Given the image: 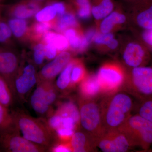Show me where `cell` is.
Listing matches in <instances>:
<instances>
[{"instance_id": "277c9868", "label": "cell", "mask_w": 152, "mask_h": 152, "mask_svg": "<svg viewBox=\"0 0 152 152\" xmlns=\"http://www.w3.org/2000/svg\"><path fill=\"white\" fill-rule=\"evenodd\" d=\"M78 104L80 129L88 134L95 142L105 131L102 123L99 104L96 100L81 97L79 98Z\"/></svg>"}, {"instance_id": "603a6c76", "label": "cell", "mask_w": 152, "mask_h": 152, "mask_svg": "<svg viewBox=\"0 0 152 152\" xmlns=\"http://www.w3.org/2000/svg\"><path fill=\"white\" fill-rule=\"evenodd\" d=\"M43 38L45 43L53 44L58 51H64L69 46L67 39L63 35L48 31L44 35Z\"/></svg>"}, {"instance_id": "cb8c5ba5", "label": "cell", "mask_w": 152, "mask_h": 152, "mask_svg": "<svg viewBox=\"0 0 152 152\" xmlns=\"http://www.w3.org/2000/svg\"><path fill=\"white\" fill-rule=\"evenodd\" d=\"M77 20L75 15L72 13L66 12L53 23L55 29L59 32L65 31L70 27H75L77 26Z\"/></svg>"}, {"instance_id": "2e32d148", "label": "cell", "mask_w": 152, "mask_h": 152, "mask_svg": "<svg viewBox=\"0 0 152 152\" xmlns=\"http://www.w3.org/2000/svg\"><path fill=\"white\" fill-rule=\"evenodd\" d=\"M80 97L88 99H96L102 95L99 83L96 75H87L79 84Z\"/></svg>"}, {"instance_id": "1f68e13d", "label": "cell", "mask_w": 152, "mask_h": 152, "mask_svg": "<svg viewBox=\"0 0 152 152\" xmlns=\"http://www.w3.org/2000/svg\"><path fill=\"white\" fill-rule=\"evenodd\" d=\"M65 36L67 39L71 48L73 50L80 51L81 47L82 37L78 34L76 30L68 28L65 31Z\"/></svg>"}, {"instance_id": "bcb514c9", "label": "cell", "mask_w": 152, "mask_h": 152, "mask_svg": "<svg viewBox=\"0 0 152 152\" xmlns=\"http://www.w3.org/2000/svg\"><path fill=\"white\" fill-rule=\"evenodd\" d=\"M37 1H38V0H37Z\"/></svg>"}, {"instance_id": "30bf717a", "label": "cell", "mask_w": 152, "mask_h": 152, "mask_svg": "<svg viewBox=\"0 0 152 152\" xmlns=\"http://www.w3.org/2000/svg\"><path fill=\"white\" fill-rule=\"evenodd\" d=\"M37 74L32 64L20 65L15 80V98L23 102L26 96L37 83Z\"/></svg>"}, {"instance_id": "7402d4cb", "label": "cell", "mask_w": 152, "mask_h": 152, "mask_svg": "<svg viewBox=\"0 0 152 152\" xmlns=\"http://www.w3.org/2000/svg\"><path fill=\"white\" fill-rule=\"evenodd\" d=\"M126 20L124 15L118 12H112L101 23L100 29L101 32L104 34L110 33L115 25L122 24Z\"/></svg>"}, {"instance_id": "d6986e66", "label": "cell", "mask_w": 152, "mask_h": 152, "mask_svg": "<svg viewBox=\"0 0 152 152\" xmlns=\"http://www.w3.org/2000/svg\"><path fill=\"white\" fill-rule=\"evenodd\" d=\"M114 7L112 0H94L91 14L96 20L103 19L113 12Z\"/></svg>"}, {"instance_id": "484cf974", "label": "cell", "mask_w": 152, "mask_h": 152, "mask_svg": "<svg viewBox=\"0 0 152 152\" xmlns=\"http://www.w3.org/2000/svg\"><path fill=\"white\" fill-rule=\"evenodd\" d=\"M87 76L83 64L78 60H74L71 75V88H74L79 85Z\"/></svg>"}, {"instance_id": "f6af8a7d", "label": "cell", "mask_w": 152, "mask_h": 152, "mask_svg": "<svg viewBox=\"0 0 152 152\" xmlns=\"http://www.w3.org/2000/svg\"><path fill=\"white\" fill-rule=\"evenodd\" d=\"M2 9H0V10H1Z\"/></svg>"}, {"instance_id": "ffe728a7", "label": "cell", "mask_w": 152, "mask_h": 152, "mask_svg": "<svg viewBox=\"0 0 152 152\" xmlns=\"http://www.w3.org/2000/svg\"><path fill=\"white\" fill-rule=\"evenodd\" d=\"M74 60H72L61 72L55 83L58 91L64 93L72 89L71 75Z\"/></svg>"}, {"instance_id": "f1b7e54d", "label": "cell", "mask_w": 152, "mask_h": 152, "mask_svg": "<svg viewBox=\"0 0 152 152\" xmlns=\"http://www.w3.org/2000/svg\"><path fill=\"white\" fill-rule=\"evenodd\" d=\"M53 26V23L49 22H40L34 24L29 29V37L37 40L43 37Z\"/></svg>"}, {"instance_id": "836d02e7", "label": "cell", "mask_w": 152, "mask_h": 152, "mask_svg": "<svg viewBox=\"0 0 152 152\" xmlns=\"http://www.w3.org/2000/svg\"><path fill=\"white\" fill-rule=\"evenodd\" d=\"M57 11L53 4L48 5L38 12L36 19L39 22H49L56 17Z\"/></svg>"}, {"instance_id": "e0dca14e", "label": "cell", "mask_w": 152, "mask_h": 152, "mask_svg": "<svg viewBox=\"0 0 152 152\" xmlns=\"http://www.w3.org/2000/svg\"><path fill=\"white\" fill-rule=\"evenodd\" d=\"M70 143L74 152H94L96 148L94 140L80 129L74 133Z\"/></svg>"}, {"instance_id": "d6a6232c", "label": "cell", "mask_w": 152, "mask_h": 152, "mask_svg": "<svg viewBox=\"0 0 152 152\" xmlns=\"http://www.w3.org/2000/svg\"><path fill=\"white\" fill-rule=\"evenodd\" d=\"M0 10V44L10 45L12 42V33L8 23L2 19Z\"/></svg>"}, {"instance_id": "4316f807", "label": "cell", "mask_w": 152, "mask_h": 152, "mask_svg": "<svg viewBox=\"0 0 152 152\" xmlns=\"http://www.w3.org/2000/svg\"><path fill=\"white\" fill-rule=\"evenodd\" d=\"M14 98L7 83L0 75V104L8 108L13 102Z\"/></svg>"}, {"instance_id": "74e56055", "label": "cell", "mask_w": 152, "mask_h": 152, "mask_svg": "<svg viewBox=\"0 0 152 152\" xmlns=\"http://www.w3.org/2000/svg\"><path fill=\"white\" fill-rule=\"evenodd\" d=\"M114 38L113 35L111 33H102L100 34L95 36L94 40L96 43L99 45H104L107 46L110 41Z\"/></svg>"}, {"instance_id": "4dcf8cb0", "label": "cell", "mask_w": 152, "mask_h": 152, "mask_svg": "<svg viewBox=\"0 0 152 152\" xmlns=\"http://www.w3.org/2000/svg\"><path fill=\"white\" fill-rule=\"evenodd\" d=\"M77 9L78 16L80 18L86 19L91 13V4L90 0H72Z\"/></svg>"}, {"instance_id": "5bb4252c", "label": "cell", "mask_w": 152, "mask_h": 152, "mask_svg": "<svg viewBox=\"0 0 152 152\" xmlns=\"http://www.w3.org/2000/svg\"><path fill=\"white\" fill-rule=\"evenodd\" d=\"M40 7L39 3L37 0H26L11 6L8 13L13 18H28L38 12Z\"/></svg>"}, {"instance_id": "ba28073f", "label": "cell", "mask_w": 152, "mask_h": 152, "mask_svg": "<svg viewBox=\"0 0 152 152\" xmlns=\"http://www.w3.org/2000/svg\"><path fill=\"white\" fill-rule=\"evenodd\" d=\"M95 143L104 152H125L132 148L127 137L118 129L105 130Z\"/></svg>"}, {"instance_id": "7bdbcfd3", "label": "cell", "mask_w": 152, "mask_h": 152, "mask_svg": "<svg viewBox=\"0 0 152 152\" xmlns=\"http://www.w3.org/2000/svg\"><path fill=\"white\" fill-rule=\"evenodd\" d=\"M3 0H0V9L2 8L1 3Z\"/></svg>"}, {"instance_id": "d4e9b609", "label": "cell", "mask_w": 152, "mask_h": 152, "mask_svg": "<svg viewBox=\"0 0 152 152\" xmlns=\"http://www.w3.org/2000/svg\"><path fill=\"white\" fill-rule=\"evenodd\" d=\"M16 127L12 114L8 108L0 104V134Z\"/></svg>"}, {"instance_id": "f546056e", "label": "cell", "mask_w": 152, "mask_h": 152, "mask_svg": "<svg viewBox=\"0 0 152 152\" xmlns=\"http://www.w3.org/2000/svg\"><path fill=\"white\" fill-rule=\"evenodd\" d=\"M42 82L44 83V96L46 102L49 106L52 107L57 100L58 91L53 81Z\"/></svg>"}, {"instance_id": "b9f144b4", "label": "cell", "mask_w": 152, "mask_h": 152, "mask_svg": "<svg viewBox=\"0 0 152 152\" xmlns=\"http://www.w3.org/2000/svg\"><path fill=\"white\" fill-rule=\"evenodd\" d=\"M118 45V41L113 38L111 40L110 42L107 45V46L111 50H114V49L116 48Z\"/></svg>"}, {"instance_id": "ac0fdd59", "label": "cell", "mask_w": 152, "mask_h": 152, "mask_svg": "<svg viewBox=\"0 0 152 152\" xmlns=\"http://www.w3.org/2000/svg\"><path fill=\"white\" fill-rule=\"evenodd\" d=\"M143 7L136 18L137 23L144 30L152 29V0L139 2Z\"/></svg>"}, {"instance_id": "f35d334b", "label": "cell", "mask_w": 152, "mask_h": 152, "mask_svg": "<svg viewBox=\"0 0 152 152\" xmlns=\"http://www.w3.org/2000/svg\"><path fill=\"white\" fill-rule=\"evenodd\" d=\"M57 49L52 44H47L45 46V55L48 59L55 58L57 54Z\"/></svg>"}, {"instance_id": "9a60e30c", "label": "cell", "mask_w": 152, "mask_h": 152, "mask_svg": "<svg viewBox=\"0 0 152 152\" xmlns=\"http://www.w3.org/2000/svg\"><path fill=\"white\" fill-rule=\"evenodd\" d=\"M30 102L33 109L39 115L49 117L53 112L52 107L46 102L43 82L37 83V86L31 96Z\"/></svg>"}, {"instance_id": "5b68a950", "label": "cell", "mask_w": 152, "mask_h": 152, "mask_svg": "<svg viewBox=\"0 0 152 152\" xmlns=\"http://www.w3.org/2000/svg\"><path fill=\"white\" fill-rule=\"evenodd\" d=\"M121 91L139 100L152 96V66L132 68L129 76L126 77Z\"/></svg>"}, {"instance_id": "6da1fadb", "label": "cell", "mask_w": 152, "mask_h": 152, "mask_svg": "<svg viewBox=\"0 0 152 152\" xmlns=\"http://www.w3.org/2000/svg\"><path fill=\"white\" fill-rule=\"evenodd\" d=\"M99 104L104 130L118 129L132 115L134 106L131 95L121 91L104 96Z\"/></svg>"}, {"instance_id": "8d00e7d4", "label": "cell", "mask_w": 152, "mask_h": 152, "mask_svg": "<svg viewBox=\"0 0 152 152\" xmlns=\"http://www.w3.org/2000/svg\"><path fill=\"white\" fill-rule=\"evenodd\" d=\"M96 31L94 29L88 30L84 37H82L81 47L80 51H83L86 48L96 36Z\"/></svg>"}, {"instance_id": "d590c367", "label": "cell", "mask_w": 152, "mask_h": 152, "mask_svg": "<svg viewBox=\"0 0 152 152\" xmlns=\"http://www.w3.org/2000/svg\"><path fill=\"white\" fill-rule=\"evenodd\" d=\"M50 151L53 152H73L70 142L58 141L54 146L51 148Z\"/></svg>"}, {"instance_id": "7a4b0ae2", "label": "cell", "mask_w": 152, "mask_h": 152, "mask_svg": "<svg viewBox=\"0 0 152 152\" xmlns=\"http://www.w3.org/2000/svg\"><path fill=\"white\" fill-rule=\"evenodd\" d=\"M12 114L16 127L28 140L45 147L49 151L58 142L56 132L43 118H35L20 111Z\"/></svg>"}, {"instance_id": "ab89813d", "label": "cell", "mask_w": 152, "mask_h": 152, "mask_svg": "<svg viewBox=\"0 0 152 152\" xmlns=\"http://www.w3.org/2000/svg\"><path fill=\"white\" fill-rule=\"evenodd\" d=\"M142 37L144 42L152 48V29L144 30Z\"/></svg>"}, {"instance_id": "7c38bea8", "label": "cell", "mask_w": 152, "mask_h": 152, "mask_svg": "<svg viewBox=\"0 0 152 152\" xmlns=\"http://www.w3.org/2000/svg\"><path fill=\"white\" fill-rule=\"evenodd\" d=\"M56 111L59 114L61 118L59 129H69L75 132L80 129L79 108L72 102L69 101L61 104Z\"/></svg>"}, {"instance_id": "ee69618b", "label": "cell", "mask_w": 152, "mask_h": 152, "mask_svg": "<svg viewBox=\"0 0 152 152\" xmlns=\"http://www.w3.org/2000/svg\"><path fill=\"white\" fill-rule=\"evenodd\" d=\"M137 1H138V2H140L142 1H148V0H137Z\"/></svg>"}, {"instance_id": "44dd1931", "label": "cell", "mask_w": 152, "mask_h": 152, "mask_svg": "<svg viewBox=\"0 0 152 152\" xmlns=\"http://www.w3.org/2000/svg\"><path fill=\"white\" fill-rule=\"evenodd\" d=\"M7 23L12 34L17 39L23 40V38L29 37V29L24 19L12 18Z\"/></svg>"}, {"instance_id": "3957f363", "label": "cell", "mask_w": 152, "mask_h": 152, "mask_svg": "<svg viewBox=\"0 0 152 152\" xmlns=\"http://www.w3.org/2000/svg\"><path fill=\"white\" fill-rule=\"evenodd\" d=\"M118 129L129 141L132 147L148 151L152 145V123L139 114L131 115Z\"/></svg>"}, {"instance_id": "52a82bcc", "label": "cell", "mask_w": 152, "mask_h": 152, "mask_svg": "<svg viewBox=\"0 0 152 152\" xmlns=\"http://www.w3.org/2000/svg\"><path fill=\"white\" fill-rule=\"evenodd\" d=\"M96 76L103 96L121 91L126 78L123 69L113 63L105 64L101 67Z\"/></svg>"}, {"instance_id": "8992f818", "label": "cell", "mask_w": 152, "mask_h": 152, "mask_svg": "<svg viewBox=\"0 0 152 152\" xmlns=\"http://www.w3.org/2000/svg\"><path fill=\"white\" fill-rule=\"evenodd\" d=\"M16 127L0 134V150L6 152H45L49 149L28 140Z\"/></svg>"}, {"instance_id": "60d3db41", "label": "cell", "mask_w": 152, "mask_h": 152, "mask_svg": "<svg viewBox=\"0 0 152 152\" xmlns=\"http://www.w3.org/2000/svg\"><path fill=\"white\" fill-rule=\"evenodd\" d=\"M55 7L57 13L59 16L62 15L66 12V5L65 4L62 2H57L52 4Z\"/></svg>"}, {"instance_id": "4fadbf2b", "label": "cell", "mask_w": 152, "mask_h": 152, "mask_svg": "<svg viewBox=\"0 0 152 152\" xmlns=\"http://www.w3.org/2000/svg\"><path fill=\"white\" fill-rule=\"evenodd\" d=\"M123 57L125 64L132 68L145 66L148 60L145 49L140 44L135 43L128 44Z\"/></svg>"}, {"instance_id": "e575fe53", "label": "cell", "mask_w": 152, "mask_h": 152, "mask_svg": "<svg viewBox=\"0 0 152 152\" xmlns=\"http://www.w3.org/2000/svg\"><path fill=\"white\" fill-rule=\"evenodd\" d=\"M45 57V46L44 44H37L34 48V59L36 64L38 65L42 64Z\"/></svg>"}, {"instance_id": "8fae6325", "label": "cell", "mask_w": 152, "mask_h": 152, "mask_svg": "<svg viewBox=\"0 0 152 152\" xmlns=\"http://www.w3.org/2000/svg\"><path fill=\"white\" fill-rule=\"evenodd\" d=\"M71 54L63 51L60 53L51 62L47 64L37 74L38 81H53V80L71 61Z\"/></svg>"}, {"instance_id": "9c48e42d", "label": "cell", "mask_w": 152, "mask_h": 152, "mask_svg": "<svg viewBox=\"0 0 152 152\" xmlns=\"http://www.w3.org/2000/svg\"><path fill=\"white\" fill-rule=\"evenodd\" d=\"M20 59L12 50L0 46V75L8 84L15 98V80L20 66Z\"/></svg>"}, {"instance_id": "83f0119b", "label": "cell", "mask_w": 152, "mask_h": 152, "mask_svg": "<svg viewBox=\"0 0 152 152\" xmlns=\"http://www.w3.org/2000/svg\"><path fill=\"white\" fill-rule=\"evenodd\" d=\"M139 101L137 114L152 123V96Z\"/></svg>"}]
</instances>
